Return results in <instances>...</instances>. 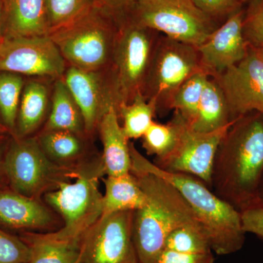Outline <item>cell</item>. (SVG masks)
Here are the masks:
<instances>
[{
    "mask_svg": "<svg viewBox=\"0 0 263 263\" xmlns=\"http://www.w3.org/2000/svg\"><path fill=\"white\" fill-rule=\"evenodd\" d=\"M131 173L146 196L145 205L133 212V242L138 262L155 263L170 233L185 226L202 228L172 184L142 170L132 168Z\"/></svg>",
    "mask_w": 263,
    "mask_h": 263,
    "instance_id": "cell-3",
    "label": "cell"
},
{
    "mask_svg": "<svg viewBox=\"0 0 263 263\" xmlns=\"http://www.w3.org/2000/svg\"><path fill=\"white\" fill-rule=\"evenodd\" d=\"M230 125L212 133H200L193 130L185 121L174 148L164 157L156 158L154 163L167 172L195 176L211 187L216 150Z\"/></svg>",
    "mask_w": 263,
    "mask_h": 263,
    "instance_id": "cell-13",
    "label": "cell"
},
{
    "mask_svg": "<svg viewBox=\"0 0 263 263\" xmlns=\"http://www.w3.org/2000/svg\"><path fill=\"white\" fill-rule=\"evenodd\" d=\"M62 79L82 113L86 136L92 137L105 114L119 109L111 68L86 70L68 66Z\"/></svg>",
    "mask_w": 263,
    "mask_h": 263,
    "instance_id": "cell-12",
    "label": "cell"
},
{
    "mask_svg": "<svg viewBox=\"0 0 263 263\" xmlns=\"http://www.w3.org/2000/svg\"><path fill=\"white\" fill-rule=\"evenodd\" d=\"M263 179V115L252 112L235 119L216 150L213 191L240 211L260 199Z\"/></svg>",
    "mask_w": 263,
    "mask_h": 263,
    "instance_id": "cell-1",
    "label": "cell"
},
{
    "mask_svg": "<svg viewBox=\"0 0 263 263\" xmlns=\"http://www.w3.org/2000/svg\"><path fill=\"white\" fill-rule=\"evenodd\" d=\"M245 1H246V3H247V2L249 1V0H245Z\"/></svg>",
    "mask_w": 263,
    "mask_h": 263,
    "instance_id": "cell-43",
    "label": "cell"
},
{
    "mask_svg": "<svg viewBox=\"0 0 263 263\" xmlns=\"http://www.w3.org/2000/svg\"><path fill=\"white\" fill-rule=\"evenodd\" d=\"M184 122V119L176 113L165 124L154 121L141 138L146 153L155 155L156 158H161L170 153L177 143Z\"/></svg>",
    "mask_w": 263,
    "mask_h": 263,
    "instance_id": "cell-26",
    "label": "cell"
},
{
    "mask_svg": "<svg viewBox=\"0 0 263 263\" xmlns=\"http://www.w3.org/2000/svg\"><path fill=\"white\" fill-rule=\"evenodd\" d=\"M212 78L224 93L232 122L252 112L263 114V60L255 49L249 47L241 61Z\"/></svg>",
    "mask_w": 263,
    "mask_h": 263,
    "instance_id": "cell-14",
    "label": "cell"
},
{
    "mask_svg": "<svg viewBox=\"0 0 263 263\" xmlns=\"http://www.w3.org/2000/svg\"><path fill=\"white\" fill-rule=\"evenodd\" d=\"M262 115H263V114H262Z\"/></svg>",
    "mask_w": 263,
    "mask_h": 263,
    "instance_id": "cell-45",
    "label": "cell"
},
{
    "mask_svg": "<svg viewBox=\"0 0 263 263\" xmlns=\"http://www.w3.org/2000/svg\"><path fill=\"white\" fill-rule=\"evenodd\" d=\"M5 37L48 34L46 0H3Z\"/></svg>",
    "mask_w": 263,
    "mask_h": 263,
    "instance_id": "cell-19",
    "label": "cell"
},
{
    "mask_svg": "<svg viewBox=\"0 0 263 263\" xmlns=\"http://www.w3.org/2000/svg\"><path fill=\"white\" fill-rule=\"evenodd\" d=\"M138 263H140V262H138Z\"/></svg>",
    "mask_w": 263,
    "mask_h": 263,
    "instance_id": "cell-44",
    "label": "cell"
},
{
    "mask_svg": "<svg viewBox=\"0 0 263 263\" xmlns=\"http://www.w3.org/2000/svg\"><path fill=\"white\" fill-rule=\"evenodd\" d=\"M5 38V8L4 1L0 0V46Z\"/></svg>",
    "mask_w": 263,
    "mask_h": 263,
    "instance_id": "cell-38",
    "label": "cell"
},
{
    "mask_svg": "<svg viewBox=\"0 0 263 263\" xmlns=\"http://www.w3.org/2000/svg\"><path fill=\"white\" fill-rule=\"evenodd\" d=\"M164 249L190 254L213 252L204 230L194 226L182 227L170 233Z\"/></svg>",
    "mask_w": 263,
    "mask_h": 263,
    "instance_id": "cell-30",
    "label": "cell"
},
{
    "mask_svg": "<svg viewBox=\"0 0 263 263\" xmlns=\"http://www.w3.org/2000/svg\"><path fill=\"white\" fill-rule=\"evenodd\" d=\"M24 76L10 72H0V117L3 124L14 136L22 91Z\"/></svg>",
    "mask_w": 263,
    "mask_h": 263,
    "instance_id": "cell-27",
    "label": "cell"
},
{
    "mask_svg": "<svg viewBox=\"0 0 263 263\" xmlns=\"http://www.w3.org/2000/svg\"><path fill=\"white\" fill-rule=\"evenodd\" d=\"M119 22L100 3L48 35L68 66L86 70L111 68Z\"/></svg>",
    "mask_w": 263,
    "mask_h": 263,
    "instance_id": "cell-4",
    "label": "cell"
},
{
    "mask_svg": "<svg viewBox=\"0 0 263 263\" xmlns=\"http://www.w3.org/2000/svg\"><path fill=\"white\" fill-rule=\"evenodd\" d=\"M105 175L101 155L85 160L73 179L43 195L46 203L63 219L61 229L53 232L57 237L80 243L83 235L103 216V195L99 182Z\"/></svg>",
    "mask_w": 263,
    "mask_h": 263,
    "instance_id": "cell-5",
    "label": "cell"
},
{
    "mask_svg": "<svg viewBox=\"0 0 263 263\" xmlns=\"http://www.w3.org/2000/svg\"><path fill=\"white\" fill-rule=\"evenodd\" d=\"M46 80L42 78H32L24 84L14 136L18 138L32 136L46 121L51 107V91Z\"/></svg>",
    "mask_w": 263,
    "mask_h": 263,
    "instance_id": "cell-18",
    "label": "cell"
},
{
    "mask_svg": "<svg viewBox=\"0 0 263 263\" xmlns=\"http://www.w3.org/2000/svg\"><path fill=\"white\" fill-rule=\"evenodd\" d=\"M117 114L119 121L122 122L124 135L131 141L143 136L155 121L157 112L155 104L140 94L130 103L121 105Z\"/></svg>",
    "mask_w": 263,
    "mask_h": 263,
    "instance_id": "cell-25",
    "label": "cell"
},
{
    "mask_svg": "<svg viewBox=\"0 0 263 263\" xmlns=\"http://www.w3.org/2000/svg\"><path fill=\"white\" fill-rule=\"evenodd\" d=\"M119 30L111 70L119 108L142 94L152 54L160 33L143 27L124 14L117 15Z\"/></svg>",
    "mask_w": 263,
    "mask_h": 263,
    "instance_id": "cell-9",
    "label": "cell"
},
{
    "mask_svg": "<svg viewBox=\"0 0 263 263\" xmlns=\"http://www.w3.org/2000/svg\"><path fill=\"white\" fill-rule=\"evenodd\" d=\"M31 251L21 237L0 228V263H29Z\"/></svg>",
    "mask_w": 263,
    "mask_h": 263,
    "instance_id": "cell-32",
    "label": "cell"
},
{
    "mask_svg": "<svg viewBox=\"0 0 263 263\" xmlns=\"http://www.w3.org/2000/svg\"><path fill=\"white\" fill-rule=\"evenodd\" d=\"M129 151L132 168L157 175L179 191L200 221L213 252L228 255L242 249L247 233L239 211L220 198L198 178L167 172L157 167L138 152L133 142H129Z\"/></svg>",
    "mask_w": 263,
    "mask_h": 263,
    "instance_id": "cell-2",
    "label": "cell"
},
{
    "mask_svg": "<svg viewBox=\"0 0 263 263\" xmlns=\"http://www.w3.org/2000/svg\"><path fill=\"white\" fill-rule=\"evenodd\" d=\"M117 110L110 109L100 121L98 127L102 144L101 155L106 176L129 174L132 159L129 141L124 135Z\"/></svg>",
    "mask_w": 263,
    "mask_h": 263,
    "instance_id": "cell-17",
    "label": "cell"
},
{
    "mask_svg": "<svg viewBox=\"0 0 263 263\" xmlns=\"http://www.w3.org/2000/svg\"><path fill=\"white\" fill-rule=\"evenodd\" d=\"M133 212L103 214L81 237V263H138Z\"/></svg>",
    "mask_w": 263,
    "mask_h": 263,
    "instance_id": "cell-10",
    "label": "cell"
},
{
    "mask_svg": "<svg viewBox=\"0 0 263 263\" xmlns=\"http://www.w3.org/2000/svg\"><path fill=\"white\" fill-rule=\"evenodd\" d=\"M136 0H99L100 4L114 14H124Z\"/></svg>",
    "mask_w": 263,
    "mask_h": 263,
    "instance_id": "cell-36",
    "label": "cell"
},
{
    "mask_svg": "<svg viewBox=\"0 0 263 263\" xmlns=\"http://www.w3.org/2000/svg\"><path fill=\"white\" fill-rule=\"evenodd\" d=\"M56 218L50 208L41 200L13 191L0 189V226L33 232L51 228Z\"/></svg>",
    "mask_w": 263,
    "mask_h": 263,
    "instance_id": "cell-16",
    "label": "cell"
},
{
    "mask_svg": "<svg viewBox=\"0 0 263 263\" xmlns=\"http://www.w3.org/2000/svg\"><path fill=\"white\" fill-rule=\"evenodd\" d=\"M214 261L213 252L190 254L164 249L155 263H214Z\"/></svg>",
    "mask_w": 263,
    "mask_h": 263,
    "instance_id": "cell-35",
    "label": "cell"
},
{
    "mask_svg": "<svg viewBox=\"0 0 263 263\" xmlns=\"http://www.w3.org/2000/svg\"><path fill=\"white\" fill-rule=\"evenodd\" d=\"M245 6L243 37L249 47L263 48V0H249Z\"/></svg>",
    "mask_w": 263,
    "mask_h": 263,
    "instance_id": "cell-31",
    "label": "cell"
},
{
    "mask_svg": "<svg viewBox=\"0 0 263 263\" xmlns=\"http://www.w3.org/2000/svg\"><path fill=\"white\" fill-rule=\"evenodd\" d=\"M209 77L205 71L197 72L180 86L171 100L170 110L179 114L189 126L196 117L202 91Z\"/></svg>",
    "mask_w": 263,
    "mask_h": 263,
    "instance_id": "cell-28",
    "label": "cell"
},
{
    "mask_svg": "<svg viewBox=\"0 0 263 263\" xmlns=\"http://www.w3.org/2000/svg\"><path fill=\"white\" fill-rule=\"evenodd\" d=\"M78 167L67 168L53 163L45 155L36 136H10L8 139L5 155L8 187L25 196L40 200L60 183L73 179Z\"/></svg>",
    "mask_w": 263,
    "mask_h": 263,
    "instance_id": "cell-6",
    "label": "cell"
},
{
    "mask_svg": "<svg viewBox=\"0 0 263 263\" xmlns=\"http://www.w3.org/2000/svg\"><path fill=\"white\" fill-rule=\"evenodd\" d=\"M0 135H10L9 130L7 129L1 121H0Z\"/></svg>",
    "mask_w": 263,
    "mask_h": 263,
    "instance_id": "cell-39",
    "label": "cell"
},
{
    "mask_svg": "<svg viewBox=\"0 0 263 263\" xmlns=\"http://www.w3.org/2000/svg\"><path fill=\"white\" fill-rule=\"evenodd\" d=\"M43 130L68 131L86 136L82 113L62 78L53 81L50 112Z\"/></svg>",
    "mask_w": 263,
    "mask_h": 263,
    "instance_id": "cell-21",
    "label": "cell"
},
{
    "mask_svg": "<svg viewBox=\"0 0 263 263\" xmlns=\"http://www.w3.org/2000/svg\"><path fill=\"white\" fill-rule=\"evenodd\" d=\"M256 51H257V53H258L259 57H260L261 58H262V60H263V48L262 49L256 50Z\"/></svg>",
    "mask_w": 263,
    "mask_h": 263,
    "instance_id": "cell-41",
    "label": "cell"
},
{
    "mask_svg": "<svg viewBox=\"0 0 263 263\" xmlns=\"http://www.w3.org/2000/svg\"><path fill=\"white\" fill-rule=\"evenodd\" d=\"M233 122L224 93L210 76L202 91L196 117L190 127L197 133H209L228 127Z\"/></svg>",
    "mask_w": 263,
    "mask_h": 263,
    "instance_id": "cell-22",
    "label": "cell"
},
{
    "mask_svg": "<svg viewBox=\"0 0 263 263\" xmlns=\"http://www.w3.org/2000/svg\"><path fill=\"white\" fill-rule=\"evenodd\" d=\"M103 181V214L135 212L146 203V194L131 172L122 176H107Z\"/></svg>",
    "mask_w": 263,
    "mask_h": 263,
    "instance_id": "cell-24",
    "label": "cell"
},
{
    "mask_svg": "<svg viewBox=\"0 0 263 263\" xmlns=\"http://www.w3.org/2000/svg\"><path fill=\"white\" fill-rule=\"evenodd\" d=\"M6 135H0V189L8 187V179L5 169V155L7 145Z\"/></svg>",
    "mask_w": 263,
    "mask_h": 263,
    "instance_id": "cell-37",
    "label": "cell"
},
{
    "mask_svg": "<svg viewBox=\"0 0 263 263\" xmlns=\"http://www.w3.org/2000/svg\"><path fill=\"white\" fill-rule=\"evenodd\" d=\"M259 196H260L261 200H263V179L262 183H261L260 191H259Z\"/></svg>",
    "mask_w": 263,
    "mask_h": 263,
    "instance_id": "cell-40",
    "label": "cell"
},
{
    "mask_svg": "<svg viewBox=\"0 0 263 263\" xmlns=\"http://www.w3.org/2000/svg\"><path fill=\"white\" fill-rule=\"evenodd\" d=\"M124 14L135 23L197 48L220 26L192 0H136Z\"/></svg>",
    "mask_w": 263,
    "mask_h": 263,
    "instance_id": "cell-7",
    "label": "cell"
},
{
    "mask_svg": "<svg viewBox=\"0 0 263 263\" xmlns=\"http://www.w3.org/2000/svg\"><path fill=\"white\" fill-rule=\"evenodd\" d=\"M99 3V0H46L48 33L79 18Z\"/></svg>",
    "mask_w": 263,
    "mask_h": 263,
    "instance_id": "cell-29",
    "label": "cell"
},
{
    "mask_svg": "<svg viewBox=\"0 0 263 263\" xmlns=\"http://www.w3.org/2000/svg\"><path fill=\"white\" fill-rule=\"evenodd\" d=\"M72 263H81V257L80 256H79V259H77V260L75 261V262Z\"/></svg>",
    "mask_w": 263,
    "mask_h": 263,
    "instance_id": "cell-42",
    "label": "cell"
},
{
    "mask_svg": "<svg viewBox=\"0 0 263 263\" xmlns=\"http://www.w3.org/2000/svg\"><path fill=\"white\" fill-rule=\"evenodd\" d=\"M21 238L29 246V263H72L80 256V243L59 238L51 233L24 232Z\"/></svg>",
    "mask_w": 263,
    "mask_h": 263,
    "instance_id": "cell-23",
    "label": "cell"
},
{
    "mask_svg": "<svg viewBox=\"0 0 263 263\" xmlns=\"http://www.w3.org/2000/svg\"><path fill=\"white\" fill-rule=\"evenodd\" d=\"M202 70L204 69L197 47L160 34L154 49L142 95L155 104L157 114L167 113L171 110V100L180 86Z\"/></svg>",
    "mask_w": 263,
    "mask_h": 263,
    "instance_id": "cell-8",
    "label": "cell"
},
{
    "mask_svg": "<svg viewBox=\"0 0 263 263\" xmlns=\"http://www.w3.org/2000/svg\"><path fill=\"white\" fill-rule=\"evenodd\" d=\"M245 8L230 16L197 47L202 68L209 75L222 73L245 58L249 46L243 33Z\"/></svg>",
    "mask_w": 263,
    "mask_h": 263,
    "instance_id": "cell-15",
    "label": "cell"
},
{
    "mask_svg": "<svg viewBox=\"0 0 263 263\" xmlns=\"http://www.w3.org/2000/svg\"><path fill=\"white\" fill-rule=\"evenodd\" d=\"M38 143L53 163L67 168H76L86 160L89 137L68 131L41 130Z\"/></svg>",
    "mask_w": 263,
    "mask_h": 263,
    "instance_id": "cell-20",
    "label": "cell"
},
{
    "mask_svg": "<svg viewBox=\"0 0 263 263\" xmlns=\"http://www.w3.org/2000/svg\"><path fill=\"white\" fill-rule=\"evenodd\" d=\"M240 213L246 233H252L263 238V200L259 199Z\"/></svg>",
    "mask_w": 263,
    "mask_h": 263,
    "instance_id": "cell-34",
    "label": "cell"
},
{
    "mask_svg": "<svg viewBox=\"0 0 263 263\" xmlns=\"http://www.w3.org/2000/svg\"><path fill=\"white\" fill-rule=\"evenodd\" d=\"M204 14L221 25L238 10L245 8V0H192Z\"/></svg>",
    "mask_w": 263,
    "mask_h": 263,
    "instance_id": "cell-33",
    "label": "cell"
},
{
    "mask_svg": "<svg viewBox=\"0 0 263 263\" xmlns=\"http://www.w3.org/2000/svg\"><path fill=\"white\" fill-rule=\"evenodd\" d=\"M68 65L50 36L5 37L0 46V72L55 81Z\"/></svg>",
    "mask_w": 263,
    "mask_h": 263,
    "instance_id": "cell-11",
    "label": "cell"
}]
</instances>
